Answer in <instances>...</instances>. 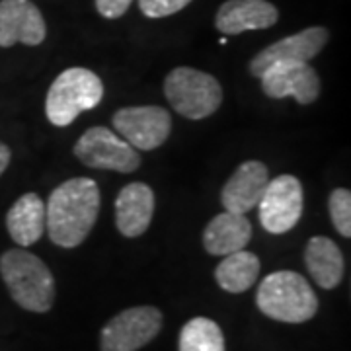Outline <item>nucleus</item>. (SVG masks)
Instances as JSON below:
<instances>
[{"instance_id": "16", "label": "nucleus", "mask_w": 351, "mask_h": 351, "mask_svg": "<svg viewBox=\"0 0 351 351\" xmlns=\"http://www.w3.org/2000/svg\"><path fill=\"white\" fill-rule=\"evenodd\" d=\"M252 239V225L246 215L219 213L203 230V246L211 256H226L244 250Z\"/></svg>"}, {"instance_id": "18", "label": "nucleus", "mask_w": 351, "mask_h": 351, "mask_svg": "<svg viewBox=\"0 0 351 351\" xmlns=\"http://www.w3.org/2000/svg\"><path fill=\"white\" fill-rule=\"evenodd\" d=\"M6 228L12 240L27 248L45 232V203L38 193H24L6 215Z\"/></svg>"}, {"instance_id": "2", "label": "nucleus", "mask_w": 351, "mask_h": 351, "mask_svg": "<svg viewBox=\"0 0 351 351\" xmlns=\"http://www.w3.org/2000/svg\"><path fill=\"white\" fill-rule=\"evenodd\" d=\"M0 276L16 304L29 313H49L55 302L51 269L32 252L14 248L0 256Z\"/></svg>"}, {"instance_id": "24", "label": "nucleus", "mask_w": 351, "mask_h": 351, "mask_svg": "<svg viewBox=\"0 0 351 351\" xmlns=\"http://www.w3.org/2000/svg\"><path fill=\"white\" fill-rule=\"evenodd\" d=\"M10 158H12V152H10V149H8L4 143H0V176L4 174V170L8 168Z\"/></svg>"}, {"instance_id": "21", "label": "nucleus", "mask_w": 351, "mask_h": 351, "mask_svg": "<svg viewBox=\"0 0 351 351\" xmlns=\"http://www.w3.org/2000/svg\"><path fill=\"white\" fill-rule=\"evenodd\" d=\"M328 209L332 223L336 226L339 234L343 239L351 237V193L350 189L338 188L332 191L330 199H328Z\"/></svg>"}, {"instance_id": "12", "label": "nucleus", "mask_w": 351, "mask_h": 351, "mask_svg": "<svg viewBox=\"0 0 351 351\" xmlns=\"http://www.w3.org/2000/svg\"><path fill=\"white\" fill-rule=\"evenodd\" d=\"M47 36L43 14L32 0H0V47H36Z\"/></svg>"}, {"instance_id": "7", "label": "nucleus", "mask_w": 351, "mask_h": 351, "mask_svg": "<svg viewBox=\"0 0 351 351\" xmlns=\"http://www.w3.org/2000/svg\"><path fill=\"white\" fill-rule=\"evenodd\" d=\"M162 313L156 306H133L115 314L100 334L101 351H138L162 330Z\"/></svg>"}, {"instance_id": "8", "label": "nucleus", "mask_w": 351, "mask_h": 351, "mask_svg": "<svg viewBox=\"0 0 351 351\" xmlns=\"http://www.w3.org/2000/svg\"><path fill=\"white\" fill-rule=\"evenodd\" d=\"M260 223L269 234H285L302 215V186L297 176L281 174L269 180L260 203Z\"/></svg>"}, {"instance_id": "5", "label": "nucleus", "mask_w": 351, "mask_h": 351, "mask_svg": "<svg viewBox=\"0 0 351 351\" xmlns=\"http://www.w3.org/2000/svg\"><path fill=\"white\" fill-rule=\"evenodd\" d=\"M164 94L174 112L188 119H205L223 104V88L209 73L178 66L164 80Z\"/></svg>"}, {"instance_id": "19", "label": "nucleus", "mask_w": 351, "mask_h": 351, "mask_svg": "<svg viewBox=\"0 0 351 351\" xmlns=\"http://www.w3.org/2000/svg\"><path fill=\"white\" fill-rule=\"evenodd\" d=\"M262 269L260 258L246 250L232 252L223 256V262L215 267V279L226 293H244L258 281Z\"/></svg>"}, {"instance_id": "20", "label": "nucleus", "mask_w": 351, "mask_h": 351, "mask_svg": "<svg viewBox=\"0 0 351 351\" xmlns=\"http://www.w3.org/2000/svg\"><path fill=\"white\" fill-rule=\"evenodd\" d=\"M180 351H225V336L221 326L205 316L188 320L178 341Z\"/></svg>"}, {"instance_id": "6", "label": "nucleus", "mask_w": 351, "mask_h": 351, "mask_svg": "<svg viewBox=\"0 0 351 351\" xmlns=\"http://www.w3.org/2000/svg\"><path fill=\"white\" fill-rule=\"evenodd\" d=\"M75 156L94 170L131 174L141 166V154L125 138L108 127H90L76 141Z\"/></svg>"}, {"instance_id": "3", "label": "nucleus", "mask_w": 351, "mask_h": 351, "mask_svg": "<svg viewBox=\"0 0 351 351\" xmlns=\"http://www.w3.org/2000/svg\"><path fill=\"white\" fill-rule=\"evenodd\" d=\"M256 304L267 318L287 324H302L318 313L316 293L297 271H274L263 277Z\"/></svg>"}, {"instance_id": "10", "label": "nucleus", "mask_w": 351, "mask_h": 351, "mask_svg": "<svg viewBox=\"0 0 351 351\" xmlns=\"http://www.w3.org/2000/svg\"><path fill=\"white\" fill-rule=\"evenodd\" d=\"M260 78L263 94L274 100H283L291 96L301 106H308L320 96V78L308 63H274L263 71Z\"/></svg>"}, {"instance_id": "14", "label": "nucleus", "mask_w": 351, "mask_h": 351, "mask_svg": "<svg viewBox=\"0 0 351 351\" xmlns=\"http://www.w3.org/2000/svg\"><path fill=\"white\" fill-rule=\"evenodd\" d=\"M277 20L279 12L267 0H226L217 12L215 25L225 36H240L244 32L267 29Z\"/></svg>"}, {"instance_id": "13", "label": "nucleus", "mask_w": 351, "mask_h": 351, "mask_svg": "<svg viewBox=\"0 0 351 351\" xmlns=\"http://www.w3.org/2000/svg\"><path fill=\"white\" fill-rule=\"evenodd\" d=\"M267 182H269V174H267V166L263 162L248 160L240 164L221 191V203L225 211L246 215L252 209H256Z\"/></svg>"}, {"instance_id": "1", "label": "nucleus", "mask_w": 351, "mask_h": 351, "mask_svg": "<svg viewBox=\"0 0 351 351\" xmlns=\"http://www.w3.org/2000/svg\"><path fill=\"white\" fill-rule=\"evenodd\" d=\"M100 213V188L90 178H73L51 191L45 223L53 244L76 248L88 239Z\"/></svg>"}, {"instance_id": "4", "label": "nucleus", "mask_w": 351, "mask_h": 351, "mask_svg": "<svg viewBox=\"0 0 351 351\" xmlns=\"http://www.w3.org/2000/svg\"><path fill=\"white\" fill-rule=\"evenodd\" d=\"M104 98L100 76L84 66H71L57 76L45 98L47 119L55 127H66L80 113L94 110Z\"/></svg>"}, {"instance_id": "17", "label": "nucleus", "mask_w": 351, "mask_h": 351, "mask_svg": "<svg viewBox=\"0 0 351 351\" xmlns=\"http://www.w3.org/2000/svg\"><path fill=\"white\" fill-rule=\"evenodd\" d=\"M304 263L314 283L322 289H336L343 279L346 262L339 246L328 237H313L304 248Z\"/></svg>"}, {"instance_id": "23", "label": "nucleus", "mask_w": 351, "mask_h": 351, "mask_svg": "<svg viewBox=\"0 0 351 351\" xmlns=\"http://www.w3.org/2000/svg\"><path fill=\"white\" fill-rule=\"evenodd\" d=\"M133 0H96V8L104 18L108 20H117L129 10Z\"/></svg>"}, {"instance_id": "9", "label": "nucleus", "mask_w": 351, "mask_h": 351, "mask_svg": "<svg viewBox=\"0 0 351 351\" xmlns=\"http://www.w3.org/2000/svg\"><path fill=\"white\" fill-rule=\"evenodd\" d=\"M113 129L133 149L154 151L170 137L172 117L160 106H133L115 112Z\"/></svg>"}, {"instance_id": "15", "label": "nucleus", "mask_w": 351, "mask_h": 351, "mask_svg": "<svg viewBox=\"0 0 351 351\" xmlns=\"http://www.w3.org/2000/svg\"><path fill=\"white\" fill-rule=\"evenodd\" d=\"M154 215V193L143 182L127 184L115 199V223L125 239L147 232Z\"/></svg>"}, {"instance_id": "22", "label": "nucleus", "mask_w": 351, "mask_h": 351, "mask_svg": "<svg viewBox=\"0 0 351 351\" xmlns=\"http://www.w3.org/2000/svg\"><path fill=\"white\" fill-rule=\"evenodd\" d=\"M191 0H138V8L147 18H166L180 12L188 6Z\"/></svg>"}, {"instance_id": "11", "label": "nucleus", "mask_w": 351, "mask_h": 351, "mask_svg": "<svg viewBox=\"0 0 351 351\" xmlns=\"http://www.w3.org/2000/svg\"><path fill=\"white\" fill-rule=\"evenodd\" d=\"M326 27L314 25L306 27L299 34H293L285 39H279L276 43H271L269 47L260 51L250 61V75L260 78L262 73L274 63H283V61H297V63H311L314 57L324 49L328 43Z\"/></svg>"}]
</instances>
